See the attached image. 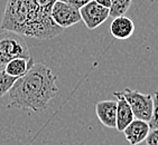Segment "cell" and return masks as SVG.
I'll return each instance as SVG.
<instances>
[{
  "mask_svg": "<svg viewBox=\"0 0 158 145\" xmlns=\"http://www.w3.org/2000/svg\"><path fill=\"white\" fill-rule=\"evenodd\" d=\"M34 66V58H15L7 63L5 66V72L8 75L15 77V78H20L24 75H26L28 70Z\"/></svg>",
  "mask_w": 158,
  "mask_h": 145,
  "instance_id": "11",
  "label": "cell"
},
{
  "mask_svg": "<svg viewBox=\"0 0 158 145\" xmlns=\"http://www.w3.org/2000/svg\"><path fill=\"white\" fill-rule=\"evenodd\" d=\"M95 114L106 127L117 126V100H101L95 105Z\"/></svg>",
  "mask_w": 158,
  "mask_h": 145,
  "instance_id": "8",
  "label": "cell"
},
{
  "mask_svg": "<svg viewBox=\"0 0 158 145\" xmlns=\"http://www.w3.org/2000/svg\"><path fill=\"white\" fill-rule=\"evenodd\" d=\"M94 1L97 3H99V5H101V6L109 8V9L111 7V0H94Z\"/></svg>",
  "mask_w": 158,
  "mask_h": 145,
  "instance_id": "18",
  "label": "cell"
},
{
  "mask_svg": "<svg viewBox=\"0 0 158 145\" xmlns=\"http://www.w3.org/2000/svg\"><path fill=\"white\" fill-rule=\"evenodd\" d=\"M31 57L27 42L21 35L9 30L0 33V67H5L15 58Z\"/></svg>",
  "mask_w": 158,
  "mask_h": 145,
  "instance_id": "3",
  "label": "cell"
},
{
  "mask_svg": "<svg viewBox=\"0 0 158 145\" xmlns=\"http://www.w3.org/2000/svg\"><path fill=\"white\" fill-rule=\"evenodd\" d=\"M147 145H158V130H150L145 139Z\"/></svg>",
  "mask_w": 158,
  "mask_h": 145,
  "instance_id": "15",
  "label": "cell"
},
{
  "mask_svg": "<svg viewBox=\"0 0 158 145\" xmlns=\"http://www.w3.org/2000/svg\"><path fill=\"white\" fill-rule=\"evenodd\" d=\"M113 96L117 98V126L119 132H123L126 127L135 120L134 113L130 105L120 92H113Z\"/></svg>",
  "mask_w": 158,
  "mask_h": 145,
  "instance_id": "7",
  "label": "cell"
},
{
  "mask_svg": "<svg viewBox=\"0 0 158 145\" xmlns=\"http://www.w3.org/2000/svg\"><path fill=\"white\" fill-rule=\"evenodd\" d=\"M40 7L42 8L43 10H45L47 12H51L52 11V7L57 0H35Z\"/></svg>",
  "mask_w": 158,
  "mask_h": 145,
  "instance_id": "16",
  "label": "cell"
},
{
  "mask_svg": "<svg viewBox=\"0 0 158 145\" xmlns=\"http://www.w3.org/2000/svg\"><path fill=\"white\" fill-rule=\"evenodd\" d=\"M57 76L44 64H34L26 75L18 78L8 93V108L29 109L40 113L58 93Z\"/></svg>",
  "mask_w": 158,
  "mask_h": 145,
  "instance_id": "1",
  "label": "cell"
},
{
  "mask_svg": "<svg viewBox=\"0 0 158 145\" xmlns=\"http://www.w3.org/2000/svg\"><path fill=\"white\" fill-rule=\"evenodd\" d=\"M121 94L123 95L128 104L130 105L135 118L146 122L150 121L152 114V106H154L152 95L143 94L139 91L128 87L121 91Z\"/></svg>",
  "mask_w": 158,
  "mask_h": 145,
  "instance_id": "4",
  "label": "cell"
},
{
  "mask_svg": "<svg viewBox=\"0 0 158 145\" xmlns=\"http://www.w3.org/2000/svg\"><path fill=\"white\" fill-rule=\"evenodd\" d=\"M81 18L88 29L93 30L103 24L110 17V9L97 3L94 0L90 1L80 9Z\"/></svg>",
  "mask_w": 158,
  "mask_h": 145,
  "instance_id": "6",
  "label": "cell"
},
{
  "mask_svg": "<svg viewBox=\"0 0 158 145\" xmlns=\"http://www.w3.org/2000/svg\"><path fill=\"white\" fill-rule=\"evenodd\" d=\"M135 31V24L127 16H119L113 18L110 25V33L117 39H128Z\"/></svg>",
  "mask_w": 158,
  "mask_h": 145,
  "instance_id": "10",
  "label": "cell"
},
{
  "mask_svg": "<svg viewBox=\"0 0 158 145\" xmlns=\"http://www.w3.org/2000/svg\"><path fill=\"white\" fill-rule=\"evenodd\" d=\"M131 3L132 0H111L110 17L116 18L119 16H125V14L130 8Z\"/></svg>",
  "mask_w": 158,
  "mask_h": 145,
  "instance_id": "12",
  "label": "cell"
},
{
  "mask_svg": "<svg viewBox=\"0 0 158 145\" xmlns=\"http://www.w3.org/2000/svg\"><path fill=\"white\" fill-rule=\"evenodd\" d=\"M0 26L3 30L37 39H52L64 30L35 0H7Z\"/></svg>",
  "mask_w": 158,
  "mask_h": 145,
  "instance_id": "2",
  "label": "cell"
},
{
  "mask_svg": "<svg viewBox=\"0 0 158 145\" xmlns=\"http://www.w3.org/2000/svg\"><path fill=\"white\" fill-rule=\"evenodd\" d=\"M149 131H150V127L148 122L135 118L123 130L122 133L125 134L127 141L131 145H138L145 142L147 135L149 134Z\"/></svg>",
  "mask_w": 158,
  "mask_h": 145,
  "instance_id": "9",
  "label": "cell"
},
{
  "mask_svg": "<svg viewBox=\"0 0 158 145\" xmlns=\"http://www.w3.org/2000/svg\"><path fill=\"white\" fill-rule=\"evenodd\" d=\"M51 16H52V19L55 24L63 29L72 27L73 25H76L77 22L82 21L80 9H76L74 7L70 6L63 1H60V0H57L53 5Z\"/></svg>",
  "mask_w": 158,
  "mask_h": 145,
  "instance_id": "5",
  "label": "cell"
},
{
  "mask_svg": "<svg viewBox=\"0 0 158 145\" xmlns=\"http://www.w3.org/2000/svg\"><path fill=\"white\" fill-rule=\"evenodd\" d=\"M60 1H63V2L74 7L76 9H81L83 6H85L86 3H89L90 1H92V0H60Z\"/></svg>",
  "mask_w": 158,
  "mask_h": 145,
  "instance_id": "17",
  "label": "cell"
},
{
  "mask_svg": "<svg viewBox=\"0 0 158 145\" xmlns=\"http://www.w3.org/2000/svg\"><path fill=\"white\" fill-rule=\"evenodd\" d=\"M152 102H154L152 114L148 124L150 130H158V92H155V94L152 95Z\"/></svg>",
  "mask_w": 158,
  "mask_h": 145,
  "instance_id": "14",
  "label": "cell"
},
{
  "mask_svg": "<svg viewBox=\"0 0 158 145\" xmlns=\"http://www.w3.org/2000/svg\"><path fill=\"white\" fill-rule=\"evenodd\" d=\"M18 78L8 75L5 70H0V98L9 93L10 88Z\"/></svg>",
  "mask_w": 158,
  "mask_h": 145,
  "instance_id": "13",
  "label": "cell"
}]
</instances>
